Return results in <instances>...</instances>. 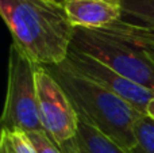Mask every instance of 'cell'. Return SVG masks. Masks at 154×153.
<instances>
[{"label":"cell","instance_id":"6da1fadb","mask_svg":"<svg viewBox=\"0 0 154 153\" xmlns=\"http://www.w3.org/2000/svg\"><path fill=\"white\" fill-rule=\"evenodd\" d=\"M0 15L12 43L34 64L60 65L68 58L75 26L51 0H0Z\"/></svg>","mask_w":154,"mask_h":153},{"label":"cell","instance_id":"7a4b0ae2","mask_svg":"<svg viewBox=\"0 0 154 153\" xmlns=\"http://www.w3.org/2000/svg\"><path fill=\"white\" fill-rule=\"evenodd\" d=\"M84 118L115 144L130 152L134 146V125L145 114L114 92L75 72L62 62L46 67Z\"/></svg>","mask_w":154,"mask_h":153},{"label":"cell","instance_id":"3957f363","mask_svg":"<svg viewBox=\"0 0 154 153\" xmlns=\"http://www.w3.org/2000/svg\"><path fill=\"white\" fill-rule=\"evenodd\" d=\"M72 46L154 92V48L130 23L119 20L100 30L75 27Z\"/></svg>","mask_w":154,"mask_h":153},{"label":"cell","instance_id":"277c9868","mask_svg":"<svg viewBox=\"0 0 154 153\" xmlns=\"http://www.w3.org/2000/svg\"><path fill=\"white\" fill-rule=\"evenodd\" d=\"M35 72L37 64H34L14 43H11L2 130L46 133L38 107Z\"/></svg>","mask_w":154,"mask_h":153},{"label":"cell","instance_id":"5b68a950","mask_svg":"<svg viewBox=\"0 0 154 153\" xmlns=\"http://www.w3.org/2000/svg\"><path fill=\"white\" fill-rule=\"evenodd\" d=\"M37 94L45 132L64 151L73 144L79 130V114L72 100L46 67L37 65Z\"/></svg>","mask_w":154,"mask_h":153},{"label":"cell","instance_id":"8992f818","mask_svg":"<svg viewBox=\"0 0 154 153\" xmlns=\"http://www.w3.org/2000/svg\"><path fill=\"white\" fill-rule=\"evenodd\" d=\"M64 64L81 76L88 77L99 86L114 92L115 95L134 106L139 113L146 115L147 105L154 98L152 89L131 81L130 79L122 76L101 61L76 49L75 46H70L68 58L64 61Z\"/></svg>","mask_w":154,"mask_h":153},{"label":"cell","instance_id":"52a82bcc","mask_svg":"<svg viewBox=\"0 0 154 153\" xmlns=\"http://www.w3.org/2000/svg\"><path fill=\"white\" fill-rule=\"evenodd\" d=\"M75 27L100 30L122 20L120 0H65L62 3Z\"/></svg>","mask_w":154,"mask_h":153},{"label":"cell","instance_id":"ba28073f","mask_svg":"<svg viewBox=\"0 0 154 153\" xmlns=\"http://www.w3.org/2000/svg\"><path fill=\"white\" fill-rule=\"evenodd\" d=\"M79 119L76 140L62 151L64 153H128L84 118L79 117Z\"/></svg>","mask_w":154,"mask_h":153},{"label":"cell","instance_id":"9c48e42d","mask_svg":"<svg viewBox=\"0 0 154 153\" xmlns=\"http://www.w3.org/2000/svg\"><path fill=\"white\" fill-rule=\"evenodd\" d=\"M123 18L154 37V0H120Z\"/></svg>","mask_w":154,"mask_h":153},{"label":"cell","instance_id":"30bf717a","mask_svg":"<svg viewBox=\"0 0 154 153\" xmlns=\"http://www.w3.org/2000/svg\"><path fill=\"white\" fill-rule=\"evenodd\" d=\"M134 146L128 153H154V121L142 115L134 125Z\"/></svg>","mask_w":154,"mask_h":153},{"label":"cell","instance_id":"8fae6325","mask_svg":"<svg viewBox=\"0 0 154 153\" xmlns=\"http://www.w3.org/2000/svg\"><path fill=\"white\" fill-rule=\"evenodd\" d=\"M2 133L7 136L14 153H38L35 146L32 145L31 140L27 136V133L8 132V130H2Z\"/></svg>","mask_w":154,"mask_h":153},{"label":"cell","instance_id":"7c38bea8","mask_svg":"<svg viewBox=\"0 0 154 153\" xmlns=\"http://www.w3.org/2000/svg\"><path fill=\"white\" fill-rule=\"evenodd\" d=\"M27 136L31 140L32 145L35 146L38 153H64L62 149L46 133L32 132V133H27Z\"/></svg>","mask_w":154,"mask_h":153},{"label":"cell","instance_id":"4fadbf2b","mask_svg":"<svg viewBox=\"0 0 154 153\" xmlns=\"http://www.w3.org/2000/svg\"><path fill=\"white\" fill-rule=\"evenodd\" d=\"M146 115L150 117V118L154 121V98L149 102V105H147V108H146Z\"/></svg>","mask_w":154,"mask_h":153},{"label":"cell","instance_id":"5bb4252c","mask_svg":"<svg viewBox=\"0 0 154 153\" xmlns=\"http://www.w3.org/2000/svg\"><path fill=\"white\" fill-rule=\"evenodd\" d=\"M51 2H56V3H58V4H62L65 0H51Z\"/></svg>","mask_w":154,"mask_h":153}]
</instances>
